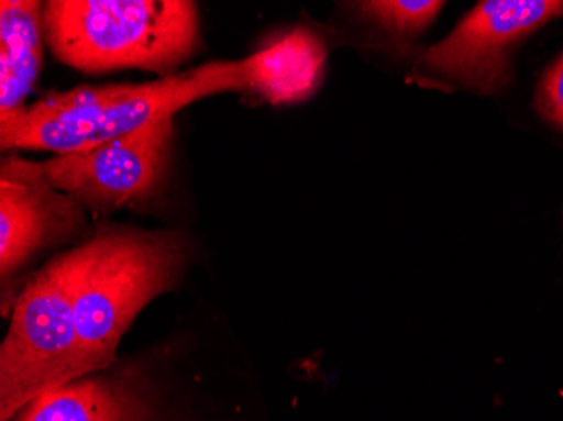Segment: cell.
Here are the masks:
<instances>
[{
    "label": "cell",
    "mask_w": 563,
    "mask_h": 421,
    "mask_svg": "<svg viewBox=\"0 0 563 421\" xmlns=\"http://www.w3.org/2000/svg\"><path fill=\"white\" fill-rule=\"evenodd\" d=\"M357 5L363 15L385 30L413 36L429 27L445 4L439 0H372Z\"/></svg>",
    "instance_id": "obj_11"
},
{
    "label": "cell",
    "mask_w": 563,
    "mask_h": 421,
    "mask_svg": "<svg viewBox=\"0 0 563 421\" xmlns=\"http://www.w3.org/2000/svg\"><path fill=\"white\" fill-rule=\"evenodd\" d=\"M87 230V211L56 189L43 166L21 155L0 163V275L15 277L43 250L71 242Z\"/></svg>",
    "instance_id": "obj_7"
},
{
    "label": "cell",
    "mask_w": 563,
    "mask_h": 421,
    "mask_svg": "<svg viewBox=\"0 0 563 421\" xmlns=\"http://www.w3.org/2000/svg\"><path fill=\"white\" fill-rule=\"evenodd\" d=\"M562 14L560 0H486L423 59L432 71L492 93L508 81L509 49Z\"/></svg>",
    "instance_id": "obj_6"
},
{
    "label": "cell",
    "mask_w": 563,
    "mask_h": 421,
    "mask_svg": "<svg viewBox=\"0 0 563 421\" xmlns=\"http://www.w3.org/2000/svg\"><path fill=\"white\" fill-rule=\"evenodd\" d=\"M189 246L176 231L101 228L66 252L85 373L113 364L123 334L185 272Z\"/></svg>",
    "instance_id": "obj_2"
},
{
    "label": "cell",
    "mask_w": 563,
    "mask_h": 421,
    "mask_svg": "<svg viewBox=\"0 0 563 421\" xmlns=\"http://www.w3.org/2000/svg\"><path fill=\"white\" fill-rule=\"evenodd\" d=\"M44 4L0 2V117L25 107L40 78L44 56Z\"/></svg>",
    "instance_id": "obj_9"
},
{
    "label": "cell",
    "mask_w": 563,
    "mask_h": 421,
    "mask_svg": "<svg viewBox=\"0 0 563 421\" xmlns=\"http://www.w3.org/2000/svg\"><path fill=\"white\" fill-rule=\"evenodd\" d=\"M43 18L53 56L85 75L141 69L167 78L201 37L191 0H49Z\"/></svg>",
    "instance_id": "obj_3"
},
{
    "label": "cell",
    "mask_w": 563,
    "mask_h": 421,
    "mask_svg": "<svg viewBox=\"0 0 563 421\" xmlns=\"http://www.w3.org/2000/svg\"><path fill=\"white\" fill-rule=\"evenodd\" d=\"M174 117L95 147L41 163L49 182L85 211L110 214L156 198L169 174Z\"/></svg>",
    "instance_id": "obj_5"
},
{
    "label": "cell",
    "mask_w": 563,
    "mask_h": 421,
    "mask_svg": "<svg viewBox=\"0 0 563 421\" xmlns=\"http://www.w3.org/2000/svg\"><path fill=\"white\" fill-rule=\"evenodd\" d=\"M539 109L563 130V55L550 66L539 90Z\"/></svg>",
    "instance_id": "obj_12"
},
{
    "label": "cell",
    "mask_w": 563,
    "mask_h": 421,
    "mask_svg": "<svg viewBox=\"0 0 563 421\" xmlns=\"http://www.w3.org/2000/svg\"><path fill=\"white\" fill-rule=\"evenodd\" d=\"M85 376L68 255L63 253L37 272L15 299L0 347L2 421Z\"/></svg>",
    "instance_id": "obj_4"
},
{
    "label": "cell",
    "mask_w": 563,
    "mask_h": 421,
    "mask_svg": "<svg viewBox=\"0 0 563 421\" xmlns=\"http://www.w3.org/2000/svg\"><path fill=\"white\" fill-rule=\"evenodd\" d=\"M21 421H134V400L109 378L76 379L24 408Z\"/></svg>",
    "instance_id": "obj_10"
},
{
    "label": "cell",
    "mask_w": 563,
    "mask_h": 421,
    "mask_svg": "<svg viewBox=\"0 0 563 421\" xmlns=\"http://www.w3.org/2000/svg\"><path fill=\"white\" fill-rule=\"evenodd\" d=\"M325 59L321 37L296 27L245 58L249 91L272 104L307 100L321 87Z\"/></svg>",
    "instance_id": "obj_8"
},
{
    "label": "cell",
    "mask_w": 563,
    "mask_h": 421,
    "mask_svg": "<svg viewBox=\"0 0 563 421\" xmlns=\"http://www.w3.org/2000/svg\"><path fill=\"white\" fill-rule=\"evenodd\" d=\"M232 91H249L245 59L207 63L152 84L75 88L0 117V147L71 154Z\"/></svg>",
    "instance_id": "obj_1"
}]
</instances>
